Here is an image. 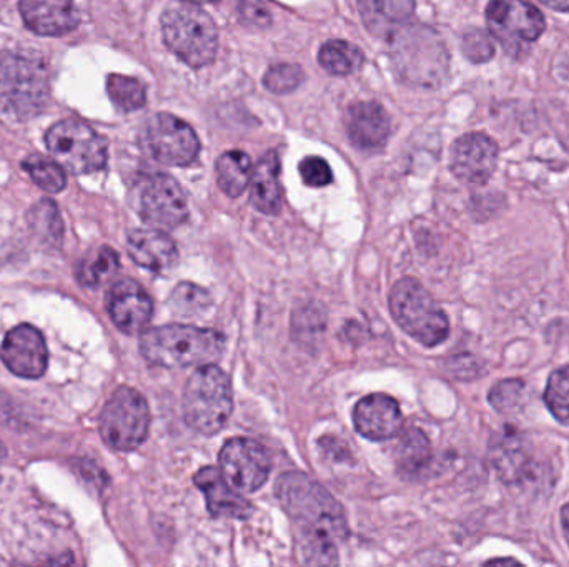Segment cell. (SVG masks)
I'll use <instances>...</instances> for the list:
<instances>
[{"instance_id": "6da1fadb", "label": "cell", "mask_w": 569, "mask_h": 567, "mask_svg": "<svg viewBox=\"0 0 569 567\" xmlns=\"http://www.w3.org/2000/svg\"><path fill=\"white\" fill-rule=\"evenodd\" d=\"M280 505L298 529L305 565H337L338 546L348 538L340 503L303 473H284L276 483Z\"/></svg>"}, {"instance_id": "7a4b0ae2", "label": "cell", "mask_w": 569, "mask_h": 567, "mask_svg": "<svg viewBox=\"0 0 569 567\" xmlns=\"http://www.w3.org/2000/svg\"><path fill=\"white\" fill-rule=\"evenodd\" d=\"M391 63L401 82L437 89L447 80L450 55L443 39L427 26H405L391 37Z\"/></svg>"}, {"instance_id": "3957f363", "label": "cell", "mask_w": 569, "mask_h": 567, "mask_svg": "<svg viewBox=\"0 0 569 567\" xmlns=\"http://www.w3.org/2000/svg\"><path fill=\"white\" fill-rule=\"evenodd\" d=\"M226 336L217 330L192 325H166L147 330L140 338V353L150 365L189 368L219 358Z\"/></svg>"}, {"instance_id": "277c9868", "label": "cell", "mask_w": 569, "mask_h": 567, "mask_svg": "<svg viewBox=\"0 0 569 567\" xmlns=\"http://www.w3.org/2000/svg\"><path fill=\"white\" fill-rule=\"evenodd\" d=\"M49 70L37 53L12 52L0 59V109L17 120L39 115L49 102Z\"/></svg>"}, {"instance_id": "5b68a950", "label": "cell", "mask_w": 569, "mask_h": 567, "mask_svg": "<svg viewBox=\"0 0 569 567\" xmlns=\"http://www.w3.org/2000/svg\"><path fill=\"white\" fill-rule=\"evenodd\" d=\"M233 412L232 382L212 363L200 365L183 392V418L193 432L213 436L226 428Z\"/></svg>"}, {"instance_id": "8992f818", "label": "cell", "mask_w": 569, "mask_h": 567, "mask_svg": "<svg viewBox=\"0 0 569 567\" xmlns=\"http://www.w3.org/2000/svg\"><path fill=\"white\" fill-rule=\"evenodd\" d=\"M166 45L193 69L209 65L219 49L216 22L193 3L170 7L162 16Z\"/></svg>"}, {"instance_id": "52a82bcc", "label": "cell", "mask_w": 569, "mask_h": 567, "mask_svg": "<svg viewBox=\"0 0 569 567\" xmlns=\"http://www.w3.org/2000/svg\"><path fill=\"white\" fill-rule=\"evenodd\" d=\"M390 312L407 335L428 348L440 345L450 335L447 313L417 280L401 279L395 283Z\"/></svg>"}, {"instance_id": "ba28073f", "label": "cell", "mask_w": 569, "mask_h": 567, "mask_svg": "<svg viewBox=\"0 0 569 567\" xmlns=\"http://www.w3.org/2000/svg\"><path fill=\"white\" fill-rule=\"evenodd\" d=\"M100 435L110 448L133 452L149 438L150 409L147 399L130 386H120L103 406Z\"/></svg>"}, {"instance_id": "9c48e42d", "label": "cell", "mask_w": 569, "mask_h": 567, "mask_svg": "<svg viewBox=\"0 0 569 567\" xmlns=\"http://www.w3.org/2000/svg\"><path fill=\"white\" fill-rule=\"evenodd\" d=\"M46 145L63 169L76 175L99 172L107 163V142L80 120H62L49 129Z\"/></svg>"}, {"instance_id": "30bf717a", "label": "cell", "mask_w": 569, "mask_h": 567, "mask_svg": "<svg viewBox=\"0 0 569 567\" xmlns=\"http://www.w3.org/2000/svg\"><path fill=\"white\" fill-rule=\"evenodd\" d=\"M487 22L491 36L513 57L525 55L547 29L543 13L528 0H491Z\"/></svg>"}, {"instance_id": "8fae6325", "label": "cell", "mask_w": 569, "mask_h": 567, "mask_svg": "<svg viewBox=\"0 0 569 567\" xmlns=\"http://www.w3.org/2000/svg\"><path fill=\"white\" fill-rule=\"evenodd\" d=\"M136 209L152 229L173 230L189 219L186 192L166 173L140 180L136 189Z\"/></svg>"}, {"instance_id": "7c38bea8", "label": "cell", "mask_w": 569, "mask_h": 567, "mask_svg": "<svg viewBox=\"0 0 569 567\" xmlns=\"http://www.w3.org/2000/svg\"><path fill=\"white\" fill-rule=\"evenodd\" d=\"M142 146L157 162L172 166L190 165L200 152L192 126L170 113H157L142 132Z\"/></svg>"}, {"instance_id": "4fadbf2b", "label": "cell", "mask_w": 569, "mask_h": 567, "mask_svg": "<svg viewBox=\"0 0 569 567\" xmlns=\"http://www.w3.org/2000/svg\"><path fill=\"white\" fill-rule=\"evenodd\" d=\"M219 469L236 492L250 495L269 482L272 458L256 439L233 438L220 452Z\"/></svg>"}, {"instance_id": "5bb4252c", "label": "cell", "mask_w": 569, "mask_h": 567, "mask_svg": "<svg viewBox=\"0 0 569 567\" xmlns=\"http://www.w3.org/2000/svg\"><path fill=\"white\" fill-rule=\"evenodd\" d=\"M0 358L9 372L19 378H40L49 365L46 338L36 326L19 325L7 333Z\"/></svg>"}, {"instance_id": "9a60e30c", "label": "cell", "mask_w": 569, "mask_h": 567, "mask_svg": "<svg viewBox=\"0 0 569 567\" xmlns=\"http://www.w3.org/2000/svg\"><path fill=\"white\" fill-rule=\"evenodd\" d=\"M106 305L113 325L127 335H143L152 322V298L133 280L113 283L107 293Z\"/></svg>"}, {"instance_id": "2e32d148", "label": "cell", "mask_w": 569, "mask_h": 567, "mask_svg": "<svg viewBox=\"0 0 569 567\" xmlns=\"http://www.w3.org/2000/svg\"><path fill=\"white\" fill-rule=\"evenodd\" d=\"M497 142L483 133H467L451 149V172L468 185H481L493 175L498 165Z\"/></svg>"}, {"instance_id": "e0dca14e", "label": "cell", "mask_w": 569, "mask_h": 567, "mask_svg": "<svg viewBox=\"0 0 569 567\" xmlns=\"http://www.w3.org/2000/svg\"><path fill=\"white\" fill-rule=\"evenodd\" d=\"M357 432L371 442H387L400 435L403 415L397 399L383 393L365 396L353 409Z\"/></svg>"}, {"instance_id": "ac0fdd59", "label": "cell", "mask_w": 569, "mask_h": 567, "mask_svg": "<svg viewBox=\"0 0 569 567\" xmlns=\"http://www.w3.org/2000/svg\"><path fill=\"white\" fill-rule=\"evenodd\" d=\"M345 129L357 149L380 150L390 136L391 120L380 103L358 102L345 112Z\"/></svg>"}, {"instance_id": "d6986e66", "label": "cell", "mask_w": 569, "mask_h": 567, "mask_svg": "<svg viewBox=\"0 0 569 567\" xmlns=\"http://www.w3.org/2000/svg\"><path fill=\"white\" fill-rule=\"evenodd\" d=\"M19 9L23 22L37 36H66L79 26L73 0H22Z\"/></svg>"}, {"instance_id": "ffe728a7", "label": "cell", "mask_w": 569, "mask_h": 567, "mask_svg": "<svg viewBox=\"0 0 569 567\" xmlns=\"http://www.w3.org/2000/svg\"><path fill=\"white\" fill-rule=\"evenodd\" d=\"M193 483L206 496L209 512L216 518L249 519L253 515V506L226 482L220 469L207 466L197 473Z\"/></svg>"}, {"instance_id": "44dd1931", "label": "cell", "mask_w": 569, "mask_h": 567, "mask_svg": "<svg viewBox=\"0 0 569 567\" xmlns=\"http://www.w3.org/2000/svg\"><path fill=\"white\" fill-rule=\"evenodd\" d=\"M130 259L150 272L162 273L172 269L179 260V250L166 230H133L127 240Z\"/></svg>"}, {"instance_id": "7402d4cb", "label": "cell", "mask_w": 569, "mask_h": 567, "mask_svg": "<svg viewBox=\"0 0 569 567\" xmlns=\"http://www.w3.org/2000/svg\"><path fill=\"white\" fill-rule=\"evenodd\" d=\"M530 448L517 429L505 428L490 445V463L503 482L517 483L530 468Z\"/></svg>"}, {"instance_id": "603a6c76", "label": "cell", "mask_w": 569, "mask_h": 567, "mask_svg": "<svg viewBox=\"0 0 569 567\" xmlns=\"http://www.w3.org/2000/svg\"><path fill=\"white\" fill-rule=\"evenodd\" d=\"M361 20L373 36L391 39L415 12V0H358Z\"/></svg>"}, {"instance_id": "cb8c5ba5", "label": "cell", "mask_w": 569, "mask_h": 567, "mask_svg": "<svg viewBox=\"0 0 569 567\" xmlns=\"http://www.w3.org/2000/svg\"><path fill=\"white\" fill-rule=\"evenodd\" d=\"M250 200L259 212L279 215L282 210V186H280L279 153L269 152L253 169Z\"/></svg>"}, {"instance_id": "d4e9b609", "label": "cell", "mask_w": 569, "mask_h": 567, "mask_svg": "<svg viewBox=\"0 0 569 567\" xmlns=\"http://www.w3.org/2000/svg\"><path fill=\"white\" fill-rule=\"evenodd\" d=\"M217 183L226 195L237 199L252 182L253 165L250 155L240 150L226 152L217 160Z\"/></svg>"}, {"instance_id": "484cf974", "label": "cell", "mask_w": 569, "mask_h": 567, "mask_svg": "<svg viewBox=\"0 0 569 567\" xmlns=\"http://www.w3.org/2000/svg\"><path fill=\"white\" fill-rule=\"evenodd\" d=\"M363 52L345 40H330L321 45L318 62L331 75H348L363 65Z\"/></svg>"}, {"instance_id": "4316f807", "label": "cell", "mask_w": 569, "mask_h": 567, "mask_svg": "<svg viewBox=\"0 0 569 567\" xmlns=\"http://www.w3.org/2000/svg\"><path fill=\"white\" fill-rule=\"evenodd\" d=\"M397 459L403 475H420L431 462V445L425 433L417 428L408 429L398 445Z\"/></svg>"}, {"instance_id": "83f0119b", "label": "cell", "mask_w": 569, "mask_h": 567, "mask_svg": "<svg viewBox=\"0 0 569 567\" xmlns=\"http://www.w3.org/2000/svg\"><path fill=\"white\" fill-rule=\"evenodd\" d=\"M119 266L120 260L116 250L110 249V246H102V249L96 250L82 260L77 279L83 286L97 288V286L103 285L107 280L112 279Z\"/></svg>"}, {"instance_id": "f1b7e54d", "label": "cell", "mask_w": 569, "mask_h": 567, "mask_svg": "<svg viewBox=\"0 0 569 567\" xmlns=\"http://www.w3.org/2000/svg\"><path fill=\"white\" fill-rule=\"evenodd\" d=\"M30 229L43 243L57 246L62 243L63 225L56 203L42 200L33 206L29 215Z\"/></svg>"}, {"instance_id": "f546056e", "label": "cell", "mask_w": 569, "mask_h": 567, "mask_svg": "<svg viewBox=\"0 0 569 567\" xmlns=\"http://www.w3.org/2000/svg\"><path fill=\"white\" fill-rule=\"evenodd\" d=\"M23 170L29 173L36 185L49 193H59L66 189L67 179L63 166L53 159L43 155H30L23 160Z\"/></svg>"}, {"instance_id": "4dcf8cb0", "label": "cell", "mask_w": 569, "mask_h": 567, "mask_svg": "<svg viewBox=\"0 0 569 567\" xmlns=\"http://www.w3.org/2000/svg\"><path fill=\"white\" fill-rule=\"evenodd\" d=\"M107 92L113 105L122 112H133L146 105V89L132 77L110 75L107 79Z\"/></svg>"}, {"instance_id": "1f68e13d", "label": "cell", "mask_w": 569, "mask_h": 567, "mask_svg": "<svg viewBox=\"0 0 569 567\" xmlns=\"http://www.w3.org/2000/svg\"><path fill=\"white\" fill-rule=\"evenodd\" d=\"M212 305V296L196 283L183 282L173 288L170 295V306L182 316H196L206 312Z\"/></svg>"}, {"instance_id": "d6a6232c", "label": "cell", "mask_w": 569, "mask_h": 567, "mask_svg": "<svg viewBox=\"0 0 569 567\" xmlns=\"http://www.w3.org/2000/svg\"><path fill=\"white\" fill-rule=\"evenodd\" d=\"M545 403L561 425L569 426V366L551 373Z\"/></svg>"}, {"instance_id": "836d02e7", "label": "cell", "mask_w": 569, "mask_h": 567, "mask_svg": "<svg viewBox=\"0 0 569 567\" xmlns=\"http://www.w3.org/2000/svg\"><path fill=\"white\" fill-rule=\"evenodd\" d=\"M525 393H527V386L521 379H503L493 386L488 399L498 413L510 415L523 405Z\"/></svg>"}, {"instance_id": "e575fe53", "label": "cell", "mask_w": 569, "mask_h": 567, "mask_svg": "<svg viewBox=\"0 0 569 567\" xmlns=\"http://www.w3.org/2000/svg\"><path fill=\"white\" fill-rule=\"evenodd\" d=\"M305 73L300 65H293V63H277V65L270 67L267 70L266 77H263V83L270 92L284 93L293 92L303 82Z\"/></svg>"}, {"instance_id": "d590c367", "label": "cell", "mask_w": 569, "mask_h": 567, "mask_svg": "<svg viewBox=\"0 0 569 567\" xmlns=\"http://www.w3.org/2000/svg\"><path fill=\"white\" fill-rule=\"evenodd\" d=\"M463 53L473 63L488 62L495 53L490 36L480 29L468 30L463 36Z\"/></svg>"}, {"instance_id": "8d00e7d4", "label": "cell", "mask_w": 569, "mask_h": 567, "mask_svg": "<svg viewBox=\"0 0 569 567\" xmlns=\"http://www.w3.org/2000/svg\"><path fill=\"white\" fill-rule=\"evenodd\" d=\"M300 175L303 182L308 186H313V189L330 185L331 180H333L330 165L321 156H307V159L301 160Z\"/></svg>"}, {"instance_id": "74e56055", "label": "cell", "mask_w": 569, "mask_h": 567, "mask_svg": "<svg viewBox=\"0 0 569 567\" xmlns=\"http://www.w3.org/2000/svg\"><path fill=\"white\" fill-rule=\"evenodd\" d=\"M240 16L250 26L267 27L272 22V13L262 0H240Z\"/></svg>"}, {"instance_id": "f35d334b", "label": "cell", "mask_w": 569, "mask_h": 567, "mask_svg": "<svg viewBox=\"0 0 569 567\" xmlns=\"http://www.w3.org/2000/svg\"><path fill=\"white\" fill-rule=\"evenodd\" d=\"M541 2L550 9L560 10V12H568L569 10V0H541Z\"/></svg>"}, {"instance_id": "ab89813d", "label": "cell", "mask_w": 569, "mask_h": 567, "mask_svg": "<svg viewBox=\"0 0 569 567\" xmlns=\"http://www.w3.org/2000/svg\"><path fill=\"white\" fill-rule=\"evenodd\" d=\"M561 526H563L565 538L569 545V503L561 509Z\"/></svg>"}, {"instance_id": "60d3db41", "label": "cell", "mask_w": 569, "mask_h": 567, "mask_svg": "<svg viewBox=\"0 0 569 567\" xmlns=\"http://www.w3.org/2000/svg\"><path fill=\"white\" fill-rule=\"evenodd\" d=\"M488 565H518L515 559H498V561H490Z\"/></svg>"}, {"instance_id": "b9f144b4", "label": "cell", "mask_w": 569, "mask_h": 567, "mask_svg": "<svg viewBox=\"0 0 569 567\" xmlns=\"http://www.w3.org/2000/svg\"><path fill=\"white\" fill-rule=\"evenodd\" d=\"M186 3H193V6H199V3H216L220 2V0H182Z\"/></svg>"}]
</instances>
